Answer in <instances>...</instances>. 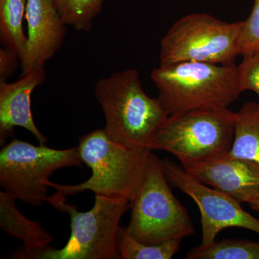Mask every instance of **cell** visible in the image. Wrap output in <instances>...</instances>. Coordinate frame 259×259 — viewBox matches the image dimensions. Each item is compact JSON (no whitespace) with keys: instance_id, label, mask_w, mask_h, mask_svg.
<instances>
[{"instance_id":"cell-1","label":"cell","mask_w":259,"mask_h":259,"mask_svg":"<svg viewBox=\"0 0 259 259\" xmlns=\"http://www.w3.org/2000/svg\"><path fill=\"white\" fill-rule=\"evenodd\" d=\"M47 202L54 208L66 212L71 219V235L60 249L50 245L36 250H15L10 258L15 259H120L117 238L120 221L131 207L128 199L95 194L93 208L79 212L68 203L66 196L56 192Z\"/></svg>"},{"instance_id":"cell-2","label":"cell","mask_w":259,"mask_h":259,"mask_svg":"<svg viewBox=\"0 0 259 259\" xmlns=\"http://www.w3.org/2000/svg\"><path fill=\"white\" fill-rule=\"evenodd\" d=\"M95 94L105 116L104 131L112 141L128 147L148 148L169 116L158 97L145 93L135 69L99 80Z\"/></svg>"},{"instance_id":"cell-3","label":"cell","mask_w":259,"mask_h":259,"mask_svg":"<svg viewBox=\"0 0 259 259\" xmlns=\"http://www.w3.org/2000/svg\"><path fill=\"white\" fill-rule=\"evenodd\" d=\"M83 163L92 176L79 185H65L49 181L47 186L63 195L90 190L95 194L134 199L144 183L151 150L131 148L112 141L104 131L97 129L80 138L77 146Z\"/></svg>"},{"instance_id":"cell-4","label":"cell","mask_w":259,"mask_h":259,"mask_svg":"<svg viewBox=\"0 0 259 259\" xmlns=\"http://www.w3.org/2000/svg\"><path fill=\"white\" fill-rule=\"evenodd\" d=\"M168 115L228 107L242 93L238 65L200 61L159 64L151 74Z\"/></svg>"},{"instance_id":"cell-5","label":"cell","mask_w":259,"mask_h":259,"mask_svg":"<svg viewBox=\"0 0 259 259\" xmlns=\"http://www.w3.org/2000/svg\"><path fill=\"white\" fill-rule=\"evenodd\" d=\"M236 112L228 107L197 109L171 115L160 126L148 148L171 153L183 168L229 153Z\"/></svg>"},{"instance_id":"cell-6","label":"cell","mask_w":259,"mask_h":259,"mask_svg":"<svg viewBox=\"0 0 259 259\" xmlns=\"http://www.w3.org/2000/svg\"><path fill=\"white\" fill-rule=\"evenodd\" d=\"M162 168L161 160L151 153L147 172L131 202V236L146 244H158L195 234L187 209L175 197Z\"/></svg>"},{"instance_id":"cell-7","label":"cell","mask_w":259,"mask_h":259,"mask_svg":"<svg viewBox=\"0 0 259 259\" xmlns=\"http://www.w3.org/2000/svg\"><path fill=\"white\" fill-rule=\"evenodd\" d=\"M243 21L226 23L207 13L182 17L160 42L159 64L180 61L235 64Z\"/></svg>"},{"instance_id":"cell-8","label":"cell","mask_w":259,"mask_h":259,"mask_svg":"<svg viewBox=\"0 0 259 259\" xmlns=\"http://www.w3.org/2000/svg\"><path fill=\"white\" fill-rule=\"evenodd\" d=\"M82 163L77 147L57 150L14 139L0 151V185L15 199L40 206L49 198L47 183L53 174Z\"/></svg>"},{"instance_id":"cell-9","label":"cell","mask_w":259,"mask_h":259,"mask_svg":"<svg viewBox=\"0 0 259 259\" xmlns=\"http://www.w3.org/2000/svg\"><path fill=\"white\" fill-rule=\"evenodd\" d=\"M162 168L170 183L190 196L198 206L201 214L202 241L208 245L216 241L220 232L226 228H241L259 234V220L247 212L241 203L231 196L197 180L182 165L165 158Z\"/></svg>"},{"instance_id":"cell-10","label":"cell","mask_w":259,"mask_h":259,"mask_svg":"<svg viewBox=\"0 0 259 259\" xmlns=\"http://www.w3.org/2000/svg\"><path fill=\"white\" fill-rule=\"evenodd\" d=\"M27 44L20 61L21 76L34 69L44 68L64 42L66 24L54 0L27 2Z\"/></svg>"},{"instance_id":"cell-11","label":"cell","mask_w":259,"mask_h":259,"mask_svg":"<svg viewBox=\"0 0 259 259\" xmlns=\"http://www.w3.org/2000/svg\"><path fill=\"white\" fill-rule=\"evenodd\" d=\"M184 168L204 185L224 192L241 203L250 204L259 197V166L247 160L228 153Z\"/></svg>"},{"instance_id":"cell-12","label":"cell","mask_w":259,"mask_h":259,"mask_svg":"<svg viewBox=\"0 0 259 259\" xmlns=\"http://www.w3.org/2000/svg\"><path fill=\"white\" fill-rule=\"evenodd\" d=\"M18 81H0V143L13 136L15 127H23L35 136L40 145L47 142L33 120L32 92L45 81V69L32 70Z\"/></svg>"},{"instance_id":"cell-13","label":"cell","mask_w":259,"mask_h":259,"mask_svg":"<svg viewBox=\"0 0 259 259\" xmlns=\"http://www.w3.org/2000/svg\"><path fill=\"white\" fill-rule=\"evenodd\" d=\"M16 199L5 191L0 192V228L7 234L18 238L23 243L19 250L30 252L42 249L54 238L37 221H31L16 207Z\"/></svg>"},{"instance_id":"cell-14","label":"cell","mask_w":259,"mask_h":259,"mask_svg":"<svg viewBox=\"0 0 259 259\" xmlns=\"http://www.w3.org/2000/svg\"><path fill=\"white\" fill-rule=\"evenodd\" d=\"M229 155L259 166V104L245 103L236 112L234 138Z\"/></svg>"},{"instance_id":"cell-15","label":"cell","mask_w":259,"mask_h":259,"mask_svg":"<svg viewBox=\"0 0 259 259\" xmlns=\"http://www.w3.org/2000/svg\"><path fill=\"white\" fill-rule=\"evenodd\" d=\"M28 0H0V37L5 47L11 49L20 56L25 54L27 34L24 31L23 21L26 15Z\"/></svg>"},{"instance_id":"cell-16","label":"cell","mask_w":259,"mask_h":259,"mask_svg":"<svg viewBox=\"0 0 259 259\" xmlns=\"http://www.w3.org/2000/svg\"><path fill=\"white\" fill-rule=\"evenodd\" d=\"M182 239L146 244L131 236L126 226H120L117 238V251L122 259H171L180 250Z\"/></svg>"},{"instance_id":"cell-17","label":"cell","mask_w":259,"mask_h":259,"mask_svg":"<svg viewBox=\"0 0 259 259\" xmlns=\"http://www.w3.org/2000/svg\"><path fill=\"white\" fill-rule=\"evenodd\" d=\"M187 259H259V242L224 239L192 248Z\"/></svg>"},{"instance_id":"cell-18","label":"cell","mask_w":259,"mask_h":259,"mask_svg":"<svg viewBox=\"0 0 259 259\" xmlns=\"http://www.w3.org/2000/svg\"><path fill=\"white\" fill-rule=\"evenodd\" d=\"M66 25L81 31L91 29L94 19L100 13L104 0H54Z\"/></svg>"},{"instance_id":"cell-19","label":"cell","mask_w":259,"mask_h":259,"mask_svg":"<svg viewBox=\"0 0 259 259\" xmlns=\"http://www.w3.org/2000/svg\"><path fill=\"white\" fill-rule=\"evenodd\" d=\"M259 50V0H254L249 16L243 21L239 55L245 56Z\"/></svg>"},{"instance_id":"cell-20","label":"cell","mask_w":259,"mask_h":259,"mask_svg":"<svg viewBox=\"0 0 259 259\" xmlns=\"http://www.w3.org/2000/svg\"><path fill=\"white\" fill-rule=\"evenodd\" d=\"M238 66L242 93L252 91L259 96V50L243 56Z\"/></svg>"},{"instance_id":"cell-21","label":"cell","mask_w":259,"mask_h":259,"mask_svg":"<svg viewBox=\"0 0 259 259\" xmlns=\"http://www.w3.org/2000/svg\"><path fill=\"white\" fill-rule=\"evenodd\" d=\"M20 61V56L15 51L8 48L0 49V81H6L14 72Z\"/></svg>"},{"instance_id":"cell-22","label":"cell","mask_w":259,"mask_h":259,"mask_svg":"<svg viewBox=\"0 0 259 259\" xmlns=\"http://www.w3.org/2000/svg\"><path fill=\"white\" fill-rule=\"evenodd\" d=\"M248 204H249L250 207H251L252 209H254V210L257 211V212H259V197L258 199H255L253 202H250V203Z\"/></svg>"}]
</instances>
